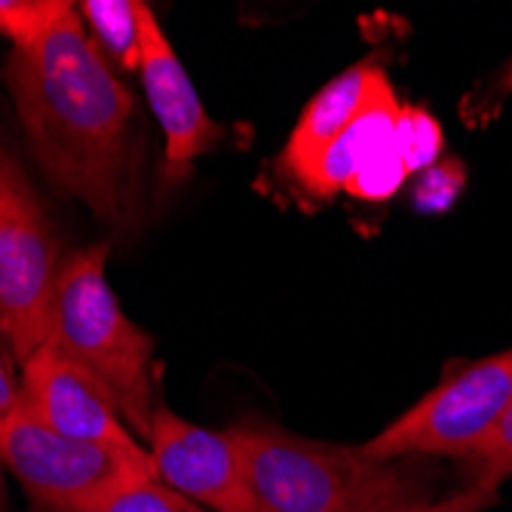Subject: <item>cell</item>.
Here are the masks:
<instances>
[{
  "label": "cell",
  "instance_id": "cell-3",
  "mask_svg": "<svg viewBox=\"0 0 512 512\" xmlns=\"http://www.w3.org/2000/svg\"><path fill=\"white\" fill-rule=\"evenodd\" d=\"M108 243L62 258L46 344L83 365L114 396L123 424L148 439L157 411L154 338L135 325L108 283Z\"/></svg>",
  "mask_w": 512,
  "mask_h": 512
},
{
  "label": "cell",
  "instance_id": "cell-14",
  "mask_svg": "<svg viewBox=\"0 0 512 512\" xmlns=\"http://www.w3.org/2000/svg\"><path fill=\"white\" fill-rule=\"evenodd\" d=\"M463 470V488H485L497 491L506 479H512V402L503 414V421L491 433V439L470 454L467 460H460Z\"/></svg>",
  "mask_w": 512,
  "mask_h": 512
},
{
  "label": "cell",
  "instance_id": "cell-5",
  "mask_svg": "<svg viewBox=\"0 0 512 512\" xmlns=\"http://www.w3.org/2000/svg\"><path fill=\"white\" fill-rule=\"evenodd\" d=\"M62 258L46 206L0 142V344L19 365L46 344Z\"/></svg>",
  "mask_w": 512,
  "mask_h": 512
},
{
  "label": "cell",
  "instance_id": "cell-20",
  "mask_svg": "<svg viewBox=\"0 0 512 512\" xmlns=\"http://www.w3.org/2000/svg\"><path fill=\"white\" fill-rule=\"evenodd\" d=\"M19 405H22V387L13 375L7 356L0 353V424H4Z\"/></svg>",
  "mask_w": 512,
  "mask_h": 512
},
{
  "label": "cell",
  "instance_id": "cell-6",
  "mask_svg": "<svg viewBox=\"0 0 512 512\" xmlns=\"http://www.w3.org/2000/svg\"><path fill=\"white\" fill-rule=\"evenodd\" d=\"M509 402L512 347L476 362H463L421 402H414L359 448L375 460H467L491 439Z\"/></svg>",
  "mask_w": 512,
  "mask_h": 512
},
{
  "label": "cell",
  "instance_id": "cell-19",
  "mask_svg": "<svg viewBox=\"0 0 512 512\" xmlns=\"http://www.w3.org/2000/svg\"><path fill=\"white\" fill-rule=\"evenodd\" d=\"M497 503V491H485V488H463L451 497L442 500H414V503H399L381 512H485Z\"/></svg>",
  "mask_w": 512,
  "mask_h": 512
},
{
  "label": "cell",
  "instance_id": "cell-1",
  "mask_svg": "<svg viewBox=\"0 0 512 512\" xmlns=\"http://www.w3.org/2000/svg\"><path fill=\"white\" fill-rule=\"evenodd\" d=\"M0 77L46 181L99 221L129 227L138 188L135 99L89 40L77 7L43 43L13 50Z\"/></svg>",
  "mask_w": 512,
  "mask_h": 512
},
{
  "label": "cell",
  "instance_id": "cell-11",
  "mask_svg": "<svg viewBox=\"0 0 512 512\" xmlns=\"http://www.w3.org/2000/svg\"><path fill=\"white\" fill-rule=\"evenodd\" d=\"M399 99L381 102L368 114H362L338 142L325 151L319 160L313 181L307 188V200L322 203L332 200L338 191H347V184L362 172L378 154L396 145V117H399Z\"/></svg>",
  "mask_w": 512,
  "mask_h": 512
},
{
  "label": "cell",
  "instance_id": "cell-4",
  "mask_svg": "<svg viewBox=\"0 0 512 512\" xmlns=\"http://www.w3.org/2000/svg\"><path fill=\"white\" fill-rule=\"evenodd\" d=\"M0 467L37 512H99L117 494L154 479L148 448L77 442L46 427L22 402L0 424Z\"/></svg>",
  "mask_w": 512,
  "mask_h": 512
},
{
  "label": "cell",
  "instance_id": "cell-22",
  "mask_svg": "<svg viewBox=\"0 0 512 512\" xmlns=\"http://www.w3.org/2000/svg\"><path fill=\"white\" fill-rule=\"evenodd\" d=\"M0 512H4V485H0Z\"/></svg>",
  "mask_w": 512,
  "mask_h": 512
},
{
  "label": "cell",
  "instance_id": "cell-2",
  "mask_svg": "<svg viewBox=\"0 0 512 512\" xmlns=\"http://www.w3.org/2000/svg\"><path fill=\"white\" fill-rule=\"evenodd\" d=\"M234 436L258 512H381L430 494L417 460H375L264 424H237Z\"/></svg>",
  "mask_w": 512,
  "mask_h": 512
},
{
  "label": "cell",
  "instance_id": "cell-16",
  "mask_svg": "<svg viewBox=\"0 0 512 512\" xmlns=\"http://www.w3.org/2000/svg\"><path fill=\"white\" fill-rule=\"evenodd\" d=\"M408 166L399 154V148H387L384 154H378L368 166H362V172L347 184V194L368 200V203H384L390 200L408 178Z\"/></svg>",
  "mask_w": 512,
  "mask_h": 512
},
{
  "label": "cell",
  "instance_id": "cell-21",
  "mask_svg": "<svg viewBox=\"0 0 512 512\" xmlns=\"http://www.w3.org/2000/svg\"><path fill=\"white\" fill-rule=\"evenodd\" d=\"M500 89H503V92H512V65H509V71H506V77H503Z\"/></svg>",
  "mask_w": 512,
  "mask_h": 512
},
{
  "label": "cell",
  "instance_id": "cell-8",
  "mask_svg": "<svg viewBox=\"0 0 512 512\" xmlns=\"http://www.w3.org/2000/svg\"><path fill=\"white\" fill-rule=\"evenodd\" d=\"M142 59L138 74L145 83V96L154 120L163 132V166L160 191H172L191 175L194 163L221 142L224 129L206 114L194 80L184 71L175 46L163 34L160 19L148 4H142Z\"/></svg>",
  "mask_w": 512,
  "mask_h": 512
},
{
  "label": "cell",
  "instance_id": "cell-13",
  "mask_svg": "<svg viewBox=\"0 0 512 512\" xmlns=\"http://www.w3.org/2000/svg\"><path fill=\"white\" fill-rule=\"evenodd\" d=\"M77 4L68 0H0V37L13 50H31L50 37Z\"/></svg>",
  "mask_w": 512,
  "mask_h": 512
},
{
  "label": "cell",
  "instance_id": "cell-7",
  "mask_svg": "<svg viewBox=\"0 0 512 512\" xmlns=\"http://www.w3.org/2000/svg\"><path fill=\"white\" fill-rule=\"evenodd\" d=\"M145 442L160 485L212 512H258L234 427L209 430L157 405Z\"/></svg>",
  "mask_w": 512,
  "mask_h": 512
},
{
  "label": "cell",
  "instance_id": "cell-18",
  "mask_svg": "<svg viewBox=\"0 0 512 512\" xmlns=\"http://www.w3.org/2000/svg\"><path fill=\"white\" fill-rule=\"evenodd\" d=\"M99 512H209L200 503L175 494L172 488L160 485L157 479H148L123 494H117L108 506Z\"/></svg>",
  "mask_w": 512,
  "mask_h": 512
},
{
  "label": "cell",
  "instance_id": "cell-17",
  "mask_svg": "<svg viewBox=\"0 0 512 512\" xmlns=\"http://www.w3.org/2000/svg\"><path fill=\"white\" fill-rule=\"evenodd\" d=\"M463 181H467V169H463L460 160L445 157V160L433 163L414 181V206L421 212H445V209H451V203L463 191Z\"/></svg>",
  "mask_w": 512,
  "mask_h": 512
},
{
  "label": "cell",
  "instance_id": "cell-10",
  "mask_svg": "<svg viewBox=\"0 0 512 512\" xmlns=\"http://www.w3.org/2000/svg\"><path fill=\"white\" fill-rule=\"evenodd\" d=\"M396 99L387 71L375 59H362L325 83L301 111L289 142L276 160V172L289 188L307 197L313 172L338 138L375 105Z\"/></svg>",
  "mask_w": 512,
  "mask_h": 512
},
{
  "label": "cell",
  "instance_id": "cell-15",
  "mask_svg": "<svg viewBox=\"0 0 512 512\" xmlns=\"http://www.w3.org/2000/svg\"><path fill=\"white\" fill-rule=\"evenodd\" d=\"M442 126L424 111V108H399L396 117V148L408 166V172H424L433 163H439L442 157Z\"/></svg>",
  "mask_w": 512,
  "mask_h": 512
},
{
  "label": "cell",
  "instance_id": "cell-12",
  "mask_svg": "<svg viewBox=\"0 0 512 512\" xmlns=\"http://www.w3.org/2000/svg\"><path fill=\"white\" fill-rule=\"evenodd\" d=\"M83 28L114 71H138L142 59V0H83Z\"/></svg>",
  "mask_w": 512,
  "mask_h": 512
},
{
  "label": "cell",
  "instance_id": "cell-9",
  "mask_svg": "<svg viewBox=\"0 0 512 512\" xmlns=\"http://www.w3.org/2000/svg\"><path fill=\"white\" fill-rule=\"evenodd\" d=\"M22 402L56 433L114 448H138L132 430L123 424L114 396L83 365L43 344L22 362Z\"/></svg>",
  "mask_w": 512,
  "mask_h": 512
}]
</instances>
